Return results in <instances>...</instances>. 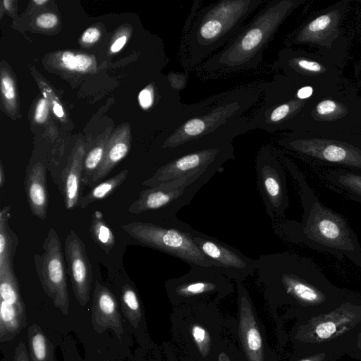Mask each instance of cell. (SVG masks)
Here are the masks:
<instances>
[{
	"mask_svg": "<svg viewBox=\"0 0 361 361\" xmlns=\"http://www.w3.org/2000/svg\"><path fill=\"white\" fill-rule=\"evenodd\" d=\"M350 357L357 360L361 361V330L358 335L354 349Z\"/></svg>",
	"mask_w": 361,
	"mask_h": 361,
	"instance_id": "ee69618b",
	"label": "cell"
},
{
	"mask_svg": "<svg viewBox=\"0 0 361 361\" xmlns=\"http://www.w3.org/2000/svg\"><path fill=\"white\" fill-rule=\"evenodd\" d=\"M220 167L217 166L202 169L157 186L145 189L130 205L128 212L138 214L167 209L171 220L178 221L179 219L176 213L190 202L195 193Z\"/></svg>",
	"mask_w": 361,
	"mask_h": 361,
	"instance_id": "30bf717a",
	"label": "cell"
},
{
	"mask_svg": "<svg viewBox=\"0 0 361 361\" xmlns=\"http://www.w3.org/2000/svg\"><path fill=\"white\" fill-rule=\"evenodd\" d=\"M256 171L257 185L267 213L273 219H283L289 205L286 177L270 145H264L258 151Z\"/></svg>",
	"mask_w": 361,
	"mask_h": 361,
	"instance_id": "4fadbf2b",
	"label": "cell"
},
{
	"mask_svg": "<svg viewBox=\"0 0 361 361\" xmlns=\"http://www.w3.org/2000/svg\"><path fill=\"white\" fill-rule=\"evenodd\" d=\"M121 305V311L128 322L134 328H138L143 312L137 293L130 284L122 286Z\"/></svg>",
	"mask_w": 361,
	"mask_h": 361,
	"instance_id": "1f68e13d",
	"label": "cell"
},
{
	"mask_svg": "<svg viewBox=\"0 0 361 361\" xmlns=\"http://www.w3.org/2000/svg\"><path fill=\"white\" fill-rule=\"evenodd\" d=\"M343 355L334 351L295 352L288 361H337Z\"/></svg>",
	"mask_w": 361,
	"mask_h": 361,
	"instance_id": "836d02e7",
	"label": "cell"
},
{
	"mask_svg": "<svg viewBox=\"0 0 361 361\" xmlns=\"http://www.w3.org/2000/svg\"><path fill=\"white\" fill-rule=\"evenodd\" d=\"M25 190L32 214L45 221L48 208V190L46 169L36 162L26 175Z\"/></svg>",
	"mask_w": 361,
	"mask_h": 361,
	"instance_id": "7402d4cb",
	"label": "cell"
},
{
	"mask_svg": "<svg viewBox=\"0 0 361 361\" xmlns=\"http://www.w3.org/2000/svg\"><path fill=\"white\" fill-rule=\"evenodd\" d=\"M59 23L58 16L52 12L42 13L35 18V25L44 30L55 28Z\"/></svg>",
	"mask_w": 361,
	"mask_h": 361,
	"instance_id": "d590c367",
	"label": "cell"
},
{
	"mask_svg": "<svg viewBox=\"0 0 361 361\" xmlns=\"http://www.w3.org/2000/svg\"><path fill=\"white\" fill-rule=\"evenodd\" d=\"M231 281L216 267L191 266L184 275L168 280L165 288L173 307L196 303L217 305L233 291Z\"/></svg>",
	"mask_w": 361,
	"mask_h": 361,
	"instance_id": "9c48e42d",
	"label": "cell"
},
{
	"mask_svg": "<svg viewBox=\"0 0 361 361\" xmlns=\"http://www.w3.org/2000/svg\"><path fill=\"white\" fill-rule=\"evenodd\" d=\"M1 94L4 112L16 118L19 112V99L16 79L4 63L1 66Z\"/></svg>",
	"mask_w": 361,
	"mask_h": 361,
	"instance_id": "83f0119b",
	"label": "cell"
},
{
	"mask_svg": "<svg viewBox=\"0 0 361 361\" xmlns=\"http://www.w3.org/2000/svg\"><path fill=\"white\" fill-rule=\"evenodd\" d=\"M340 18L338 11L324 14L312 20L298 32L293 40L296 42H317L333 34L337 28Z\"/></svg>",
	"mask_w": 361,
	"mask_h": 361,
	"instance_id": "d4e9b609",
	"label": "cell"
},
{
	"mask_svg": "<svg viewBox=\"0 0 361 361\" xmlns=\"http://www.w3.org/2000/svg\"><path fill=\"white\" fill-rule=\"evenodd\" d=\"M30 71L42 91L44 98L49 103L55 116L62 121H65L66 118V112L53 89L34 68H30Z\"/></svg>",
	"mask_w": 361,
	"mask_h": 361,
	"instance_id": "d6a6232c",
	"label": "cell"
},
{
	"mask_svg": "<svg viewBox=\"0 0 361 361\" xmlns=\"http://www.w3.org/2000/svg\"><path fill=\"white\" fill-rule=\"evenodd\" d=\"M313 92V89L310 86H305L298 88L295 91L296 97L302 100H304L308 97H310Z\"/></svg>",
	"mask_w": 361,
	"mask_h": 361,
	"instance_id": "7bdbcfd3",
	"label": "cell"
},
{
	"mask_svg": "<svg viewBox=\"0 0 361 361\" xmlns=\"http://www.w3.org/2000/svg\"><path fill=\"white\" fill-rule=\"evenodd\" d=\"M10 206L0 212V274L15 273L13 257L18 244V238L8 225Z\"/></svg>",
	"mask_w": 361,
	"mask_h": 361,
	"instance_id": "cb8c5ba5",
	"label": "cell"
},
{
	"mask_svg": "<svg viewBox=\"0 0 361 361\" xmlns=\"http://www.w3.org/2000/svg\"><path fill=\"white\" fill-rule=\"evenodd\" d=\"M129 36L128 29L120 30L118 33L116 35L115 39L111 45V52L113 54L118 52L126 44Z\"/></svg>",
	"mask_w": 361,
	"mask_h": 361,
	"instance_id": "f35d334b",
	"label": "cell"
},
{
	"mask_svg": "<svg viewBox=\"0 0 361 361\" xmlns=\"http://www.w3.org/2000/svg\"><path fill=\"white\" fill-rule=\"evenodd\" d=\"M234 158L233 144L192 151L169 160L142 184L155 187L195 171L221 166L226 161Z\"/></svg>",
	"mask_w": 361,
	"mask_h": 361,
	"instance_id": "5bb4252c",
	"label": "cell"
},
{
	"mask_svg": "<svg viewBox=\"0 0 361 361\" xmlns=\"http://www.w3.org/2000/svg\"><path fill=\"white\" fill-rule=\"evenodd\" d=\"M238 302V334L247 361H267L262 328L247 289L236 283Z\"/></svg>",
	"mask_w": 361,
	"mask_h": 361,
	"instance_id": "e0dca14e",
	"label": "cell"
},
{
	"mask_svg": "<svg viewBox=\"0 0 361 361\" xmlns=\"http://www.w3.org/2000/svg\"><path fill=\"white\" fill-rule=\"evenodd\" d=\"M170 85L179 92L183 90L188 79V74L180 72H172L166 75Z\"/></svg>",
	"mask_w": 361,
	"mask_h": 361,
	"instance_id": "74e56055",
	"label": "cell"
},
{
	"mask_svg": "<svg viewBox=\"0 0 361 361\" xmlns=\"http://www.w3.org/2000/svg\"><path fill=\"white\" fill-rule=\"evenodd\" d=\"M171 335L181 361H216L232 326L217 305L196 303L173 307Z\"/></svg>",
	"mask_w": 361,
	"mask_h": 361,
	"instance_id": "52a82bcc",
	"label": "cell"
},
{
	"mask_svg": "<svg viewBox=\"0 0 361 361\" xmlns=\"http://www.w3.org/2000/svg\"><path fill=\"white\" fill-rule=\"evenodd\" d=\"M131 129L129 123H123L110 135L102 160L93 175L89 187H94L105 178L130 149Z\"/></svg>",
	"mask_w": 361,
	"mask_h": 361,
	"instance_id": "ffe728a7",
	"label": "cell"
},
{
	"mask_svg": "<svg viewBox=\"0 0 361 361\" xmlns=\"http://www.w3.org/2000/svg\"><path fill=\"white\" fill-rule=\"evenodd\" d=\"M14 3V1L4 0L1 1V5L10 13V15H13L16 11Z\"/></svg>",
	"mask_w": 361,
	"mask_h": 361,
	"instance_id": "f6af8a7d",
	"label": "cell"
},
{
	"mask_svg": "<svg viewBox=\"0 0 361 361\" xmlns=\"http://www.w3.org/2000/svg\"><path fill=\"white\" fill-rule=\"evenodd\" d=\"M51 62L58 69L81 73H94L97 68L93 56L70 51L53 54Z\"/></svg>",
	"mask_w": 361,
	"mask_h": 361,
	"instance_id": "484cf974",
	"label": "cell"
},
{
	"mask_svg": "<svg viewBox=\"0 0 361 361\" xmlns=\"http://www.w3.org/2000/svg\"><path fill=\"white\" fill-rule=\"evenodd\" d=\"M13 361H30L28 351L23 342H20L15 348Z\"/></svg>",
	"mask_w": 361,
	"mask_h": 361,
	"instance_id": "60d3db41",
	"label": "cell"
},
{
	"mask_svg": "<svg viewBox=\"0 0 361 361\" xmlns=\"http://www.w3.org/2000/svg\"><path fill=\"white\" fill-rule=\"evenodd\" d=\"M110 135V130H106L101 135L96 145L85 154L82 164V184L89 186L94 173L102 160Z\"/></svg>",
	"mask_w": 361,
	"mask_h": 361,
	"instance_id": "4dcf8cb0",
	"label": "cell"
},
{
	"mask_svg": "<svg viewBox=\"0 0 361 361\" xmlns=\"http://www.w3.org/2000/svg\"><path fill=\"white\" fill-rule=\"evenodd\" d=\"M6 183V173L2 161L0 162V188Z\"/></svg>",
	"mask_w": 361,
	"mask_h": 361,
	"instance_id": "bcb514c9",
	"label": "cell"
},
{
	"mask_svg": "<svg viewBox=\"0 0 361 361\" xmlns=\"http://www.w3.org/2000/svg\"><path fill=\"white\" fill-rule=\"evenodd\" d=\"M264 81L233 87L199 102L184 104L177 123L160 136L159 147L171 160L192 151L233 144L256 129L246 114L259 102Z\"/></svg>",
	"mask_w": 361,
	"mask_h": 361,
	"instance_id": "6da1fadb",
	"label": "cell"
},
{
	"mask_svg": "<svg viewBox=\"0 0 361 361\" xmlns=\"http://www.w3.org/2000/svg\"><path fill=\"white\" fill-rule=\"evenodd\" d=\"M122 228L140 244L178 258L190 267H213L193 240L196 231L180 221L166 225L133 221Z\"/></svg>",
	"mask_w": 361,
	"mask_h": 361,
	"instance_id": "ba28073f",
	"label": "cell"
},
{
	"mask_svg": "<svg viewBox=\"0 0 361 361\" xmlns=\"http://www.w3.org/2000/svg\"><path fill=\"white\" fill-rule=\"evenodd\" d=\"M100 37V30L97 27H90L83 32L80 41L83 44L90 46L95 44Z\"/></svg>",
	"mask_w": 361,
	"mask_h": 361,
	"instance_id": "ab89813d",
	"label": "cell"
},
{
	"mask_svg": "<svg viewBox=\"0 0 361 361\" xmlns=\"http://www.w3.org/2000/svg\"><path fill=\"white\" fill-rule=\"evenodd\" d=\"M91 323L98 334L111 329L121 338L124 332L116 297L99 282L95 283L93 291Z\"/></svg>",
	"mask_w": 361,
	"mask_h": 361,
	"instance_id": "d6986e66",
	"label": "cell"
},
{
	"mask_svg": "<svg viewBox=\"0 0 361 361\" xmlns=\"http://www.w3.org/2000/svg\"><path fill=\"white\" fill-rule=\"evenodd\" d=\"M49 2L48 0H34L32 1V3L37 6H43L44 4H46Z\"/></svg>",
	"mask_w": 361,
	"mask_h": 361,
	"instance_id": "7dc6e473",
	"label": "cell"
},
{
	"mask_svg": "<svg viewBox=\"0 0 361 361\" xmlns=\"http://www.w3.org/2000/svg\"><path fill=\"white\" fill-rule=\"evenodd\" d=\"M85 155L84 145L80 140H78L69 156L68 164L62 173L64 204L68 210H71L79 205Z\"/></svg>",
	"mask_w": 361,
	"mask_h": 361,
	"instance_id": "44dd1931",
	"label": "cell"
},
{
	"mask_svg": "<svg viewBox=\"0 0 361 361\" xmlns=\"http://www.w3.org/2000/svg\"><path fill=\"white\" fill-rule=\"evenodd\" d=\"M266 1H195L181 33L178 58L188 72L226 45Z\"/></svg>",
	"mask_w": 361,
	"mask_h": 361,
	"instance_id": "277c9868",
	"label": "cell"
},
{
	"mask_svg": "<svg viewBox=\"0 0 361 361\" xmlns=\"http://www.w3.org/2000/svg\"><path fill=\"white\" fill-rule=\"evenodd\" d=\"M361 330V296L353 292L334 309L295 322L289 341L295 352L334 351L350 356Z\"/></svg>",
	"mask_w": 361,
	"mask_h": 361,
	"instance_id": "8992f818",
	"label": "cell"
},
{
	"mask_svg": "<svg viewBox=\"0 0 361 361\" xmlns=\"http://www.w3.org/2000/svg\"><path fill=\"white\" fill-rule=\"evenodd\" d=\"M192 238L213 266L222 269L227 277L235 283H242L250 275L255 274L256 260L250 259L233 247L197 231L193 234Z\"/></svg>",
	"mask_w": 361,
	"mask_h": 361,
	"instance_id": "9a60e30c",
	"label": "cell"
},
{
	"mask_svg": "<svg viewBox=\"0 0 361 361\" xmlns=\"http://www.w3.org/2000/svg\"><path fill=\"white\" fill-rule=\"evenodd\" d=\"M319 176L333 191L361 203L360 171L338 168L326 171Z\"/></svg>",
	"mask_w": 361,
	"mask_h": 361,
	"instance_id": "603a6c76",
	"label": "cell"
},
{
	"mask_svg": "<svg viewBox=\"0 0 361 361\" xmlns=\"http://www.w3.org/2000/svg\"><path fill=\"white\" fill-rule=\"evenodd\" d=\"M26 320L16 274H0V341L13 340L25 326Z\"/></svg>",
	"mask_w": 361,
	"mask_h": 361,
	"instance_id": "2e32d148",
	"label": "cell"
},
{
	"mask_svg": "<svg viewBox=\"0 0 361 361\" xmlns=\"http://www.w3.org/2000/svg\"><path fill=\"white\" fill-rule=\"evenodd\" d=\"M27 342L30 361H54V345L39 325L28 327Z\"/></svg>",
	"mask_w": 361,
	"mask_h": 361,
	"instance_id": "4316f807",
	"label": "cell"
},
{
	"mask_svg": "<svg viewBox=\"0 0 361 361\" xmlns=\"http://www.w3.org/2000/svg\"><path fill=\"white\" fill-rule=\"evenodd\" d=\"M255 272L265 300L277 322L305 320L329 312L353 291L336 286L315 263L305 257L283 252L260 256Z\"/></svg>",
	"mask_w": 361,
	"mask_h": 361,
	"instance_id": "7a4b0ae2",
	"label": "cell"
},
{
	"mask_svg": "<svg viewBox=\"0 0 361 361\" xmlns=\"http://www.w3.org/2000/svg\"><path fill=\"white\" fill-rule=\"evenodd\" d=\"M43 252L34 255V264L43 290L62 314L69 313L70 300L64 262V251L60 238L50 228L42 244Z\"/></svg>",
	"mask_w": 361,
	"mask_h": 361,
	"instance_id": "8fae6325",
	"label": "cell"
},
{
	"mask_svg": "<svg viewBox=\"0 0 361 361\" xmlns=\"http://www.w3.org/2000/svg\"><path fill=\"white\" fill-rule=\"evenodd\" d=\"M283 162L297 185L303 212L300 222L281 221V233L290 241L341 260L345 258L361 269V245L348 221L321 202L293 163Z\"/></svg>",
	"mask_w": 361,
	"mask_h": 361,
	"instance_id": "3957f363",
	"label": "cell"
},
{
	"mask_svg": "<svg viewBox=\"0 0 361 361\" xmlns=\"http://www.w3.org/2000/svg\"><path fill=\"white\" fill-rule=\"evenodd\" d=\"M279 143L309 160L361 172V148L346 142L288 137L279 140Z\"/></svg>",
	"mask_w": 361,
	"mask_h": 361,
	"instance_id": "7c38bea8",
	"label": "cell"
},
{
	"mask_svg": "<svg viewBox=\"0 0 361 361\" xmlns=\"http://www.w3.org/2000/svg\"><path fill=\"white\" fill-rule=\"evenodd\" d=\"M50 106L44 98L37 102L33 113V121L37 124L44 123L49 117Z\"/></svg>",
	"mask_w": 361,
	"mask_h": 361,
	"instance_id": "8d00e7d4",
	"label": "cell"
},
{
	"mask_svg": "<svg viewBox=\"0 0 361 361\" xmlns=\"http://www.w3.org/2000/svg\"><path fill=\"white\" fill-rule=\"evenodd\" d=\"M229 338H226L221 344L216 358V361H233L229 352Z\"/></svg>",
	"mask_w": 361,
	"mask_h": 361,
	"instance_id": "b9f144b4",
	"label": "cell"
},
{
	"mask_svg": "<svg viewBox=\"0 0 361 361\" xmlns=\"http://www.w3.org/2000/svg\"><path fill=\"white\" fill-rule=\"evenodd\" d=\"M300 3L295 0L267 1L226 45L194 70L197 77L218 79L258 68L279 27Z\"/></svg>",
	"mask_w": 361,
	"mask_h": 361,
	"instance_id": "5b68a950",
	"label": "cell"
},
{
	"mask_svg": "<svg viewBox=\"0 0 361 361\" xmlns=\"http://www.w3.org/2000/svg\"><path fill=\"white\" fill-rule=\"evenodd\" d=\"M64 255L75 299L81 306H85L90 300L92 269L85 245L72 229L65 240Z\"/></svg>",
	"mask_w": 361,
	"mask_h": 361,
	"instance_id": "ac0fdd59",
	"label": "cell"
},
{
	"mask_svg": "<svg viewBox=\"0 0 361 361\" xmlns=\"http://www.w3.org/2000/svg\"><path fill=\"white\" fill-rule=\"evenodd\" d=\"M90 233L94 242L106 254H109L115 245V236L104 220L103 214L99 210H95L92 215Z\"/></svg>",
	"mask_w": 361,
	"mask_h": 361,
	"instance_id": "f546056e",
	"label": "cell"
},
{
	"mask_svg": "<svg viewBox=\"0 0 361 361\" xmlns=\"http://www.w3.org/2000/svg\"><path fill=\"white\" fill-rule=\"evenodd\" d=\"M128 173V169H123L111 178L97 184L86 195L80 197L78 206L85 208L94 202L106 198L123 183Z\"/></svg>",
	"mask_w": 361,
	"mask_h": 361,
	"instance_id": "f1b7e54d",
	"label": "cell"
},
{
	"mask_svg": "<svg viewBox=\"0 0 361 361\" xmlns=\"http://www.w3.org/2000/svg\"><path fill=\"white\" fill-rule=\"evenodd\" d=\"M344 109L345 108L331 99L323 100L316 106L317 113L319 116L327 118H336L339 114H343Z\"/></svg>",
	"mask_w": 361,
	"mask_h": 361,
	"instance_id": "e575fe53",
	"label": "cell"
}]
</instances>
